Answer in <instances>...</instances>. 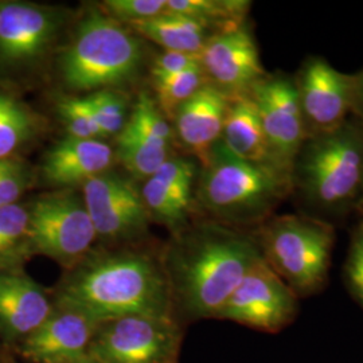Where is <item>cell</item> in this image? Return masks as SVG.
<instances>
[{"label": "cell", "mask_w": 363, "mask_h": 363, "mask_svg": "<svg viewBox=\"0 0 363 363\" xmlns=\"http://www.w3.org/2000/svg\"><path fill=\"white\" fill-rule=\"evenodd\" d=\"M361 223L363 225V218H361Z\"/></svg>", "instance_id": "f35d334b"}, {"label": "cell", "mask_w": 363, "mask_h": 363, "mask_svg": "<svg viewBox=\"0 0 363 363\" xmlns=\"http://www.w3.org/2000/svg\"><path fill=\"white\" fill-rule=\"evenodd\" d=\"M99 323L86 312L54 301L49 318L11 352L28 363L74 362L89 355Z\"/></svg>", "instance_id": "9a60e30c"}, {"label": "cell", "mask_w": 363, "mask_h": 363, "mask_svg": "<svg viewBox=\"0 0 363 363\" xmlns=\"http://www.w3.org/2000/svg\"><path fill=\"white\" fill-rule=\"evenodd\" d=\"M208 84L201 62L175 76L154 79L156 104L166 117L175 116L178 109Z\"/></svg>", "instance_id": "484cf974"}, {"label": "cell", "mask_w": 363, "mask_h": 363, "mask_svg": "<svg viewBox=\"0 0 363 363\" xmlns=\"http://www.w3.org/2000/svg\"><path fill=\"white\" fill-rule=\"evenodd\" d=\"M85 99L101 130L103 139L117 138L128 121L125 97L117 89H104L86 94Z\"/></svg>", "instance_id": "83f0119b"}, {"label": "cell", "mask_w": 363, "mask_h": 363, "mask_svg": "<svg viewBox=\"0 0 363 363\" xmlns=\"http://www.w3.org/2000/svg\"><path fill=\"white\" fill-rule=\"evenodd\" d=\"M125 127L145 140L162 145H171L174 138L172 125L159 109L155 99L148 93H142L138 97Z\"/></svg>", "instance_id": "4316f807"}, {"label": "cell", "mask_w": 363, "mask_h": 363, "mask_svg": "<svg viewBox=\"0 0 363 363\" xmlns=\"http://www.w3.org/2000/svg\"><path fill=\"white\" fill-rule=\"evenodd\" d=\"M229 104V97L206 84L172 117L174 135L199 166L208 162L220 140Z\"/></svg>", "instance_id": "d6986e66"}, {"label": "cell", "mask_w": 363, "mask_h": 363, "mask_svg": "<svg viewBox=\"0 0 363 363\" xmlns=\"http://www.w3.org/2000/svg\"><path fill=\"white\" fill-rule=\"evenodd\" d=\"M4 350H6V349H4V347H3V345L0 343V357L3 355V352H4Z\"/></svg>", "instance_id": "8d00e7d4"}, {"label": "cell", "mask_w": 363, "mask_h": 363, "mask_svg": "<svg viewBox=\"0 0 363 363\" xmlns=\"http://www.w3.org/2000/svg\"><path fill=\"white\" fill-rule=\"evenodd\" d=\"M115 155L132 177L148 179L171 157V145L152 143L128 127L118 133Z\"/></svg>", "instance_id": "d4e9b609"}, {"label": "cell", "mask_w": 363, "mask_h": 363, "mask_svg": "<svg viewBox=\"0 0 363 363\" xmlns=\"http://www.w3.org/2000/svg\"><path fill=\"white\" fill-rule=\"evenodd\" d=\"M249 94L257 106L274 164L289 172L307 138L294 74L267 73Z\"/></svg>", "instance_id": "4fadbf2b"}, {"label": "cell", "mask_w": 363, "mask_h": 363, "mask_svg": "<svg viewBox=\"0 0 363 363\" xmlns=\"http://www.w3.org/2000/svg\"><path fill=\"white\" fill-rule=\"evenodd\" d=\"M28 234V203L0 208V272L25 269L33 259Z\"/></svg>", "instance_id": "603a6c76"}, {"label": "cell", "mask_w": 363, "mask_h": 363, "mask_svg": "<svg viewBox=\"0 0 363 363\" xmlns=\"http://www.w3.org/2000/svg\"><path fill=\"white\" fill-rule=\"evenodd\" d=\"M363 130V69L354 74V91H352V113Z\"/></svg>", "instance_id": "836d02e7"}, {"label": "cell", "mask_w": 363, "mask_h": 363, "mask_svg": "<svg viewBox=\"0 0 363 363\" xmlns=\"http://www.w3.org/2000/svg\"><path fill=\"white\" fill-rule=\"evenodd\" d=\"M0 363H21L16 359V355L10 350H4L3 355L0 357Z\"/></svg>", "instance_id": "e575fe53"}, {"label": "cell", "mask_w": 363, "mask_h": 363, "mask_svg": "<svg viewBox=\"0 0 363 363\" xmlns=\"http://www.w3.org/2000/svg\"><path fill=\"white\" fill-rule=\"evenodd\" d=\"M174 319L184 328L217 319L247 273L262 259L253 232L201 218L191 220L160 250Z\"/></svg>", "instance_id": "6da1fadb"}, {"label": "cell", "mask_w": 363, "mask_h": 363, "mask_svg": "<svg viewBox=\"0 0 363 363\" xmlns=\"http://www.w3.org/2000/svg\"><path fill=\"white\" fill-rule=\"evenodd\" d=\"M70 363H100L99 361H96L93 357L91 355H86V357H84V358H81V359H77V361H74V362Z\"/></svg>", "instance_id": "d590c367"}, {"label": "cell", "mask_w": 363, "mask_h": 363, "mask_svg": "<svg viewBox=\"0 0 363 363\" xmlns=\"http://www.w3.org/2000/svg\"><path fill=\"white\" fill-rule=\"evenodd\" d=\"M115 150L100 139L65 136L46 151L40 163V178L57 190L85 184L111 169Z\"/></svg>", "instance_id": "ac0fdd59"}, {"label": "cell", "mask_w": 363, "mask_h": 363, "mask_svg": "<svg viewBox=\"0 0 363 363\" xmlns=\"http://www.w3.org/2000/svg\"><path fill=\"white\" fill-rule=\"evenodd\" d=\"M220 143L241 160L276 166L261 125L257 106L250 94L230 99Z\"/></svg>", "instance_id": "ffe728a7"}, {"label": "cell", "mask_w": 363, "mask_h": 363, "mask_svg": "<svg viewBox=\"0 0 363 363\" xmlns=\"http://www.w3.org/2000/svg\"><path fill=\"white\" fill-rule=\"evenodd\" d=\"M38 175L23 157L0 160V208L21 202Z\"/></svg>", "instance_id": "f546056e"}, {"label": "cell", "mask_w": 363, "mask_h": 363, "mask_svg": "<svg viewBox=\"0 0 363 363\" xmlns=\"http://www.w3.org/2000/svg\"><path fill=\"white\" fill-rule=\"evenodd\" d=\"M345 277L351 294L363 307V225L361 222L351 237L349 255L345 267Z\"/></svg>", "instance_id": "1f68e13d"}, {"label": "cell", "mask_w": 363, "mask_h": 363, "mask_svg": "<svg viewBox=\"0 0 363 363\" xmlns=\"http://www.w3.org/2000/svg\"><path fill=\"white\" fill-rule=\"evenodd\" d=\"M198 174L199 164L193 157L171 156L145 179L140 194L151 222L166 226L174 234L193 220Z\"/></svg>", "instance_id": "2e32d148"}, {"label": "cell", "mask_w": 363, "mask_h": 363, "mask_svg": "<svg viewBox=\"0 0 363 363\" xmlns=\"http://www.w3.org/2000/svg\"><path fill=\"white\" fill-rule=\"evenodd\" d=\"M184 327L172 318L127 315L101 320L89 355L100 363H179Z\"/></svg>", "instance_id": "9c48e42d"}, {"label": "cell", "mask_w": 363, "mask_h": 363, "mask_svg": "<svg viewBox=\"0 0 363 363\" xmlns=\"http://www.w3.org/2000/svg\"><path fill=\"white\" fill-rule=\"evenodd\" d=\"M81 189L99 245L123 247L143 242L151 220L133 182L109 169Z\"/></svg>", "instance_id": "30bf717a"}, {"label": "cell", "mask_w": 363, "mask_h": 363, "mask_svg": "<svg viewBox=\"0 0 363 363\" xmlns=\"http://www.w3.org/2000/svg\"><path fill=\"white\" fill-rule=\"evenodd\" d=\"M45 118L15 93L0 86V160L22 157L45 130Z\"/></svg>", "instance_id": "7402d4cb"}, {"label": "cell", "mask_w": 363, "mask_h": 363, "mask_svg": "<svg viewBox=\"0 0 363 363\" xmlns=\"http://www.w3.org/2000/svg\"><path fill=\"white\" fill-rule=\"evenodd\" d=\"M52 291L25 269L0 272V343L13 351L52 313Z\"/></svg>", "instance_id": "e0dca14e"}, {"label": "cell", "mask_w": 363, "mask_h": 363, "mask_svg": "<svg viewBox=\"0 0 363 363\" xmlns=\"http://www.w3.org/2000/svg\"><path fill=\"white\" fill-rule=\"evenodd\" d=\"M291 196L289 172L232 155L218 142L199 166L195 205L205 218L241 230H255Z\"/></svg>", "instance_id": "277c9868"}, {"label": "cell", "mask_w": 363, "mask_h": 363, "mask_svg": "<svg viewBox=\"0 0 363 363\" xmlns=\"http://www.w3.org/2000/svg\"><path fill=\"white\" fill-rule=\"evenodd\" d=\"M198 64H199V55L164 50L152 61V65H151L152 81L175 76Z\"/></svg>", "instance_id": "d6a6232c"}, {"label": "cell", "mask_w": 363, "mask_h": 363, "mask_svg": "<svg viewBox=\"0 0 363 363\" xmlns=\"http://www.w3.org/2000/svg\"><path fill=\"white\" fill-rule=\"evenodd\" d=\"M199 62L208 85L229 99L247 96L268 73L247 22L208 39Z\"/></svg>", "instance_id": "5bb4252c"}, {"label": "cell", "mask_w": 363, "mask_h": 363, "mask_svg": "<svg viewBox=\"0 0 363 363\" xmlns=\"http://www.w3.org/2000/svg\"><path fill=\"white\" fill-rule=\"evenodd\" d=\"M55 112L65 128L66 136L104 140L85 96L70 94L58 99Z\"/></svg>", "instance_id": "f1b7e54d"}, {"label": "cell", "mask_w": 363, "mask_h": 363, "mask_svg": "<svg viewBox=\"0 0 363 363\" xmlns=\"http://www.w3.org/2000/svg\"><path fill=\"white\" fill-rule=\"evenodd\" d=\"M67 13L23 0H0V86L23 82L52 54Z\"/></svg>", "instance_id": "52a82bcc"}, {"label": "cell", "mask_w": 363, "mask_h": 363, "mask_svg": "<svg viewBox=\"0 0 363 363\" xmlns=\"http://www.w3.org/2000/svg\"><path fill=\"white\" fill-rule=\"evenodd\" d=\"M143 64V42L135 33L103 11L91 10L60 54L57 72L66 89L91 94L130 84Z\"/></svg>", "instance_id": "5b68a950"}, {"label": "cell", "mask_w": 363, "mask_h": 363, "mask_svg": "<svg viewBox=\"0 0 363 363\" xmlns=\"http://www.w3.org/2000/svg\"><path fill=\"white\" fill-rule=\"evenodd\" d=\"M28 234L33 256L52 259L64 272L85 259L97 242L82 195L73 189L54 190L28 202Z\"/></svg>", "instance_id": "ba28073f"}, {"label": "cell", "mask_w": 363, "mask_h": 363, "mask_svg": "<svg viewBox=\"0 0 363 363\" xmlns=\"http://www.w3.org/2000/svg\"><path fill=\"white\" fill-rule=\"evenodd\" d=\"M294 79L307 136L337 130L350 118L354 74L339 72L323 57L310 55Z\"/></svg>", "instance_id": "7c38bea8"}, {"label": "cell", "mask_w": 363, "mask_h": 363, "mask_svg": "<svg viewBox=\"0 0 363 363\" xmlns=\"http://www.w3.org/2000/svg\"><path fill=\"white\" fill-rule=\"evenodd\" d=\"M359 217H361V218H363V203L362 206H361V210H359Z\"/></svg>", "instance_id": "74e56055"}, {"label": "cell", "mask_w": 363, "mask_h": 363, "mask_svg": "<svg viewBox=\"0 0 363 363\" xmlns=\"http://www.w3.org/2000/svg\"><path fill=\"white\" fill-rule=\"evenodd\" d=\"M298 213L335 226L363 203V130L351 116L339 128L307 136L289 169Z\"/></svg>", "instance_id": "3957f363"}, {"label": "cell", "mask_w": 363, "mask_h": 363, "mask_svg": "<svg viewBox=\"0 0 363 363\" xmlns=\"http://www.w3.org/2000/svg\"><path fill=\"white\" fill-rule=\"evenodd\" d=\"M298 313V296L259 259L222 307L217 319L264 333H279Z\"/></svg>", "instance_id": "8fae6325"}, {"label": "cell", "mask_w": 363, "mask_h": 363, "mask_svg": "<svg viewBox=\"0 0 363 363\" xmlns=\"http://www.w3.org/2000/svg\"><path fill=\"white\" fill-rule=\"evenodd\" d=\"M103 13L124 26L144 22L167 11V0H106Z\"/></svg>", "instance_id": "4dcf8cb0"}, {"label": "cell", "mask_w": 363, "mask_h": 363, "mask_svg": "<svg viewBox=\"0 0 363 363\" xmlns=\"http://www.w3.org/2000/svg\"><path fill=\"white\" fill-rule=\"evenodd\" d=\"M130 30L167 52L199 55L208 39L218 31L194 19L166 13L132 25Z\"/></svg>", "instance_id": "44dd1931"}, {"label": "cell", "mask_w": 363, "mask_h": 363, "mask_svg": "<svg viewBox=\"0 0 363 363\" xmlns=\"http://www.w3.org/2000/svg\"><path fill=\"white\" fill-rule=\"evenodd\" d=\"M252 232L264 261L298 298L311 296L325 286L335 226L292 213L274 214Z\"/></svg>", "instance_id": "8992f818"}, {"label": "cell", "mask_w": 363, "mask_h": 363, "mask_svg": "<svg viewBox=\"0 0 363 363\" xmlns=\"http://www.w3.org/2000/svg\"><path fill=\"white\" fill-rule=\"evenodd\" d=\"M50 291L54 301L99 322L127 315L174 319L160 250L143 244L93 247Z\"/></svg>", "instance_id": "7a4b0ae2"}, {"label": "cell", "mask_w": 363, "mask_h": 363, "mask_svg": "<svg viewBox=\"0 0 363 363\" xmlns=\"http://www.w3.org/2000/svg\"><path fill=\"white\" fill-rule=\"evenodd\" d=\"M250 4L245 0H167V13L194 19L220 33L245 23Z\"/></svg>", "instance_id": "cb8c5ba5"}]
</instances>
